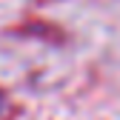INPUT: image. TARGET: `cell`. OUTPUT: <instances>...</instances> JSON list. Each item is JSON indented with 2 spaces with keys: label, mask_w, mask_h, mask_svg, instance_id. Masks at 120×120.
<instances>
[{
  "label": "cell",
  "mask_w": 120,
  "mask_h": 120,
  "mask_svg": "<svg viewBox=\"0 0 120 120\" xmlns=\"http://www.w3.org/2000/svg\"><path fill=\"white\" fill-rule=\"evenodd\" d=\"M6 114H9V100H6V94H3V92H0V120H9Z\"/></svg>",
  "instance_id": "obj_1"
}]
</instances>
